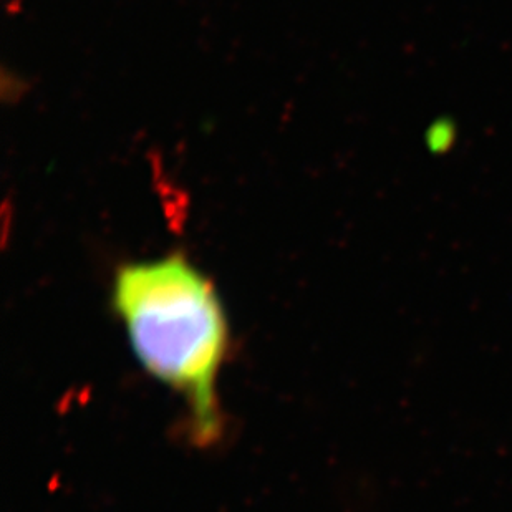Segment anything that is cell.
Returning <instances> with one entry per match:
<instances>
[{
  "label": "cell",
  "mask_w": 512,
  "mask_h": 512,
  "mask_svg": "<svg viewBox=\"0 0 512 512\" xmlns=\"http://www.w3.org/2000/svg\"><path fill=\"white\" fill-rule=\"evenodd\" d=\"M113 307L138 362L186 401L191 436L213 445L223 435L218 378L229 327L218 292L183 256L120 267Z\"/></svg>",
  "instance_id": "1"
}]
</instances>
